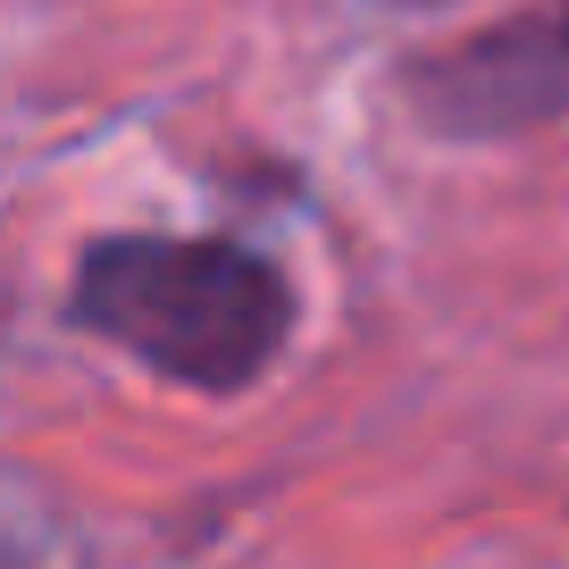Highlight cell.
Wrapping results in <instances>:
<instances>
[{
	"label": "cell",
	"mask_w": 569,
	"mask_h": 569,
	"mask_svg": "<svg viewBox=\"0 0 569 569\" xmlns=\"http://www.w3.org/2000/svg\"><path fill=\"white\" fill-rule=\"evenodd\" d=\"M59 319L160 386L234 402L284 360V343L302 327V293L277 251L243 243V234L126 227L76 251Z\"/></svg>",
	"instance_id": "obj_1"
},
{
	"label": "cell",
	"mask_w": 569,
	"mask_h": 569,
	"mask_svg": "<svg viewBox=\"0 0 569 569\" xmlns=\"http://www.w3.org/2000/svg\"><path fill=\"white\" fill-rule=\"evenodd\" d=\"M402 109L436 142H519L569 118V0H519L502 18L402 59Z\"/></svg>",
	"instance_id": "obj_2"
}]
</instances>
